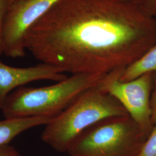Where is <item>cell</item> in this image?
<instances>
[{"label":"cell","mask_w":156,"mask_h":156,"mask_svg":"<svg viewBox=\"0 0 156 156\" xmlns=\"http://www.w3.org/2000/svg\"><path fill=\"white\" fill-rule=\"evenodd\" d=\"M26 47L64 73L106 74L156 43V20L123 0H59L29 29Z\"/></svg>","instance_id":"6da1fadb"},{"label":"cell","mask_w":156,"mask_h":156,"mask_svg":"<svg viewBox=\"0 0 156 156\" xmlns=\"http://www.w3.org/2000/svg\"><path fill=\"white\" fill-rule=\"evenodd\" d=\"M98 84L84 92L45 125L41 136L43 142L58 152L67 153L78 136L95 123L128 115L122 104Z\"/></svg>","instance_id":"7a4b0ae2"},{"label":"cell","mask_w":156,"mask_h":156,"mask_svg":"<svg viewBox=\"0 0 156 156\" xmlns=\"http://www.w3.org/2000/svg\"><path fill=\"white\" fill-rule=\"evenodd\" d=\"M105 75L76 73L48 86L20 87L8 96L1 111L4 119H52L64 111L84 92L97 86Z\"/></svg>","instance_id":"3957f363"},{"label":"cell","mask_w":156,"mask_h":156,"mask_svg":"<svg viewBox=\"0 0 156 156\" xmlns=\"http://www.w3.org/2000/svg\"><path fill=\"white\" fill-rule=\"evenodd\" d=\"M148 136L129 115L110 117L86 129L67 153L69 156H139Z\"/></svg>","instance_id":"277c9868"},{"label":"cell","mask_w":156,"mask_h":156,"mask_svg":"<svg viewBox=\"0 0 156 156\" xmlns=\"http://www.w3.org/2000/svg\"><path fill=\"white\" fill-rule=\"evenodd\" d=\"M124 68L106 74L98 86L116 99L142 131L149 136L154 128L151 108L153 73L128 82H121L119 79Z\"/></svg>","instance_id":"5b68a950"},{"label":"cell","mask_w":156,"mask_h":156,"mask_svg":"<svg viewBox=\"0 0 156 156\" xmlns=\"http://www.w3.org/2000/svg\"><path fill=\"white\" fill-rule=\"evenodd\" d=\"M59 0H15L6 15L2 33L3 55L19 58L26 55L29 29Z\"/></svg>","instance_id":"8992f818"},{"label":"cell","mask_w":156,"mask_h":156,"mask_svg":"<svg viewBox=\"0 0 156 156\" xmlns=\"http://www.w3.org/2000/svg\"><path fill=\"white\" fill-rule=\"evenodd\" d=\"M67 77L62 69L42 62L31 67L17 68L0 61V111L8 96L23 85L42 80L57 82Z\"/></svg>","instance_id":"52a82bcc"},{"label":"cell","mask_w":156,"mask_h":156,"mask_svg":"<svg viewBox=\"0 0 156 156\" xmlns=\"http://www.w3.org/2000/svg\"><path fill=\"white\" fill-rule=\"evenodd\" d=\"M51 119L48 117H32L0 120V146L9 144L18 135L29 129L45 126Z\"/></svg>","instance_id":"ba28073f"},{"label":"cell","mask_w":156,"mask_h":156,"mask_svg":"<svg viewBox=\"0 0 156 156\" xmlns=\"http://www.w3.org/2000/svg\"><path fill=\"white\" fill-rule=\"evenodd\" d=\"M156 73V43L143 56L123 69L119 80L128 82L147 73Z\"/></svg>","instance_id":"9c48e42d"},{"label":"cell","mask_w":156,"mask_h":156,"mask_svg":"<svg viewBox=\"0 0 156 156\" xmlns=\"http://www.w3.org/2000/svg\"><path fill=\"white\" fill-rule=\"evenodd\" d=\"M147 16L156 20V0H123Z\"/></svg>","instance_id":"30bf717a"},{"label":"cell","mask_w":156,"mask_h":156,"mask_svg":"<svg viewBox=\"0 0 156 156\" xmlns=\"http://www.w3.org/2000/svg\"><path fill=\"white\" fill-rule=\"evenodd\" d=\"M139 156H156V126L146 140Z\"/></svg>","instance_id":"8fae6325"},{"label":"cell","mask_w":156,"mask_h":156,"mask_svg":"<svg viewBox=\"0 0 156 156\" xmlns=\"http://www.w3.org/2000/svg\"><path fill=\"white\" fill-rule=\"evenodd\" d=\"M15 0H0V56L3 55L2 33L4 22L11 6Z\"/></svg>","instance_id":"7c38bea8"},{"label":"cell","mask_w":156,"mask_h":156,"mask_svg":"<svg viewBox=\"0 0 156 156\" xmlns=\"http://www.w3.org/2000/svg\"><path fill=\"white\" fill-rule=\"evenodd\" d=\"M153 85L151 96V119L152 122L156 126V73H153Z\"/></svg>","instance_id":"4fadbf2b"},{"label":"cell","mask_w":156,"mask_h":156,"mask_svg":"<svg viewBox=\"0 0 156 156\" xmlns=\"http://www.w3.org/2000/svg\"><path fill=\"white\" fill-rule=\"evenodd\" d=\"M0 156H23L16 148L12 145L0 146Z\"/></svg>","instance_id":"5bb4252c"}]
</instances>
